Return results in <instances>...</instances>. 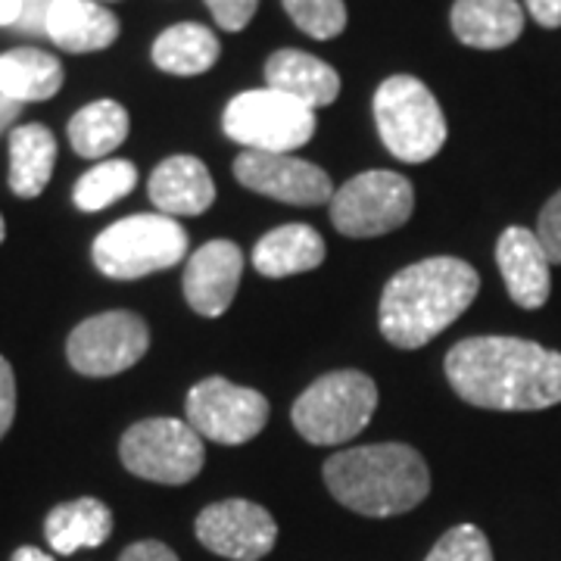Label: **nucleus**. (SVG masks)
<instances>
[{
    "label": "nucleus",
    "mask_w": 561,
    "mask_h": 561,
    "mask_svg": "<svg viewBox=\"0 0 561 561\" xmlns=\"http://www.w3.org/2000/svg\"><path fill=\"white\" fill-rule=\"evenodd\" d=\"M461 400L496 412H540L561 402V353L522 337H468L446 353Z\"/></svg>",
    "instance_id": "nucleus-1"
},
{
    "label": "nucleus",
    "mask_w": 561,
    "mask_h": 561,
    "mask_svg": "<svg viewBox=\"0 0 561 561\" xmlns=\"http://www.w3.org/2000/svg\"><path fill=\"white\" fill-rule=\"evenodd\" d=\"M481 290L465 260L434 256L397 272L381 294V331L400 350H419L443 334Z\"/></svg>",
    "instance_id": "nucleus-2"
},
{
    "label": "nucleus",
    "mask_w": 561,
    "mask_h": 561,
    "mask_svg": "<svg viewBox=\"0 0 561 561\" xmlns=\"http://www.w3.org/2000/svg\"><path fill=\"white\" fill-rule=\"evenodd\" d=\"M324 483L334 500L365 518L405 515L431 493V471L405 443H375L324 461Z\"/></svg>",
    "instance_id": "nucleus-3"
},
{
    "label": "nucleus",
    "mask_w": 561,
    "mask_h": 561,
    "mask_svg": "<svg viewBox=\"0 0 561 561\" xmlns=\"http://www.w3.org/2000/svg\"><path fill=\"white\" fill-rule=\"evenodd\" d=\"M378 409V387L362 371H331L312 387H306L294 402V427L302 440L316 446L359 437Z\"/></svg>",
    "instance_id": "nucleus-4"
},
{
    "label": "nucleus",
    "mask_w": 561,
    "mask_h": 561,
    "mask_svg": "<svg viewBox=\"0 0 561 561\" xmlns=\"http://www.w3.org/2000/svg\"><path fill=\"white\" fill-rule=\"evenodd\" d=\"M375 122L383 147L402 162H427L446 144L437 98L415 76H390L375 91Z\"/></svg>",
    "instance_id": "nucleus-5"
},
{
    "label": "nucleus",
    "mask_w": 561,
    "mask_h": 561,
    "mask_svg": "<svg viewBox=\"0 0 561 561\" xmlns=\"http://www.w3.org/2000/svg\"><path fill=\"white\" fill-rule=\"evenodd\" d=\"M187 253V234L169 216H128L103 228L94 241V265L106 278L135 280L179 265Z\"/></svg>",
    "instance_id": "nucleus-6"
},
{
    "label": "nucleus",
    "mask_w": 561,
    "mask_h": 561,
    "mask_svg": "<svg viewBox=\"0 0 561 561\" xmlns=\"http://www.w3.org/2000/svg\"><path fill=\"white\" fill-rule=\"evenodd\" d=\"M221 125L228 138L260 153H290L316 135L312 110L275 88L238 94L225 106Z\"/></svg>",
    "instance_id": "nucleus-7"
},
{
    "label": "nucleus",
    "mask_w": 561,
    "mask_h": 561,
    "mask_svg": "<svg viewBox=\"0 0 561 561\" xmlns=\"http://www.w3.org/2000/svg\"><path fill=\"white\" fill-rule=\"evenodd\" d=\"M122 465L144 481L153 483H191L203 471L201 434L175 419H147L131 424L119 443Z\"/></svg>",
    "instance_id": "nucleus-8"
},
{
    "label": "nucleus",
    "mask_w": 561,
    "mask_h": 561,
    "mask_svg": "<svg viewBox=\"0 0 561 561\" xmlns=\"http://www.w3.org/2000/svg\"><path fill=\"white\" fill-rule=\"evenodd\" d=\"M415 209L412 184L387 169L362 172L331 197V221L343 238H378L402 228Z\"/></svg>",
    "instance_id": "nucleus-9"
},
{
    "label": "nucleus",
    "mask_w": 561,
    "mask_h": 561,
    "mask_svg": "<svg viewBox=\"0 0 561 561\" xmlns=\"http://www.w3.org/2000/svg\"><path fill=\"white\" fill-rule=\"evenodd\" d=\"M147 350H150L147 321L125 309L84 319L66 343L69 365L84 378H113L119 371H128L144 359Z\"/></svg>",
    "instance_id": "nucleus-10"
},
{
    "label": "nucleus",
    "mask_w": 561,
    "mask_h": 561,
    "mask_svg": "<svg viewBox=\"0 0 561 561\" xmlns=\"http://www.w3.org/2000/svg\"><path fill=\"white\" fill-rule=\"evenodd\" d=\"M187 424L209 440L241 446L260 437L268 421V400L260 390L238 387L228 378H206L187 393Z\"/></svg>",
    "instance_id": "nucleus-11"
},
{
    "label": "nucleus",
    "mask_w": 561,
    "mask_h": 561,
    "mask_svg": "<svg viewBox=\"0 0 561 561\" xmlns=\"http://www.w3.org/2000/svg\"><path fill=\"white\" fill-rule=\"evenodd\" d=\"M197 540L221 559L260 561L275 549L278 524L256 502H213L197 515Z\"/></svg>",
    "instance_id": "nucleus-12"
},
{
    "label": "nucleus",
    "mask_w": 561,
    "mask_h": 561,
    "mask_svg": "<svg viewBox=\"0 0 561 561\" xmlns=\"http://www.w3.org/2000/svg\"><path fill=\"white\" fill-rule=\"evenodd\" d=\"M234 179L241 181L247 191H256L272 201L294 203V206H319L334 197V187L324 169L297 157H287V153L247 150L234 162Z\"/></svg>",
    "instance_id": "nucleus-13"
},
{
    "label": "nucleus",
    "mask_w": 561,
    "mask_h": 561,
    "mask_svg": "<svg viewBox=\"0 0 561 561\" xmlns=\"http://www.w3.org/2000/svg\"><path fill=\"white\" fill-rule=\"evenodd\" d=\"M243 275V253L238 243L209 241L187 260L184 268V297L194 312L219 319L238 294Z\"/></svg>",
    "instance_id": "nucleus-14"
},
{
    "label": "nucleus",
    "mask_w": 561,
    "mask_h": 561,
    "mask_svg": "<svg viewBox=\"0 0 561 561\" xmlns=\"http://www.w3.org/2000/svg\"><path fill=\"white\" fill-rule=\"evenodd\" d=\"M496 262H500L508 297L518 302L522 309H540L542 302L549 300V290H552L549 268H552V262L546 256L537 231L522 228V225L505 228L500 243H496Z\"/></svg>",
    "instance_id": "nucleus-15"
},
{
    "label": "nucleus",
    "mask_w": 561,
    "mask_h": 561,
    "mask_svg": "<svg viewBox=\"0 0 561 561\" xmlns=\"http://www.w3.org/2000/svg\"><path fill=\"white\" fill-rule=\"evenodd\" d=\"M147 194H150L153 206L169 219L203 216L216 201V184H213L209 169L197 157H181L179 153V157L162 160L153 169Z\"/></svg>",
    "instance_id": "nucleus-16"
},
{
    "label": "nucleus",
    "mask_w": 561,
    "mask_h": 561,
    "mask_svg": "<svg viewBox=\"0 0 561 561\" xmlns=\"http://www.w3.org/2000/svg\"><path fill=\"white\" fill-rule=\"evenodd\" d=\"M265 81L280 94L294 98L309 110L331 106L341 94V76L334 66L302 50H275L265 62Z\"/></svg>",
    "instance_id": "nucleus-17"
},
{
    "label": "nucleus",
    "mask_w": 561,
    "mask_h": 561,
    "mask_svg": "<svg viewBox=\"0 0 561 561\" xmlns=\"http://www.w3.org/2000/svg\"><path fill=\"white\" fill-rule=\"evenodd\" d=\"M449 22L461 44L500 50L522 38L524 10L518 0H456Z\"/></svg>",
    "instance_id": "nucleus-18"
},
{
    "label": "nucleus",
    "mask_w": 561,
    "mask_h": 561,
    "mask_svg": "<svg viewBox=\"0 0 561 561\" xmlns=\"http://www.w3.org/2000/svg\"><path fill=\"white\" fill-rule=\"evenodd\" d=\"M44 32L69 54H94L119 38V20L94 0H57Z\"/></svg>",
    "instance_id": "nucleus-19"
},
{
    "label": "nucleus",
    "mask_w": 561,
    "mask_h": 561,
    "mask_svg": "<svg viewBox=\"0 0 561 561\" xmlns=\"http://www.w3.org/2000/svg\"><path fill=\"white\" fill-rule=\"evenodd\" d=\"M324 241L309 225H280L253 247V265L265 278H287L312 272L324 262Z\"/></svg>",
    "instance_id": "nucleus-20"
},
{
    "label": "nucleus",
    "mask_w": 561,
    "mask_h": 561,
    "mask_svg": "<svg viewBox=\"0 0 561 561\" xmlns=\"http://www.w3.org/2000/svg\"><path fill=\"white\" fill-rule=\"evenodd\" d=\"M110 534H113V512L91 496L62 502L44 522V537L60 556H72L79 549H98L110 540Z\"/></svg>",
    "instance_id": "nucleus-21"
},
{
    "label": "nucleus",
    "mask_w": 561,
    "mask_h": 561,
    "mask_svg": "<svg viewBox=\"0 0 561 561\" xmlns=\"http://www.w3.org/2000/svg\"><path fill=\"white\" fill-rule=\"evenodd\" d=\"M57 165V140L50 128L28 122L10 131V191L16 197H38Z\"/></svg>",
    "instance_id": "nucleus-22"
},
{
    "label": "nucleus",
    "mask_w": 561,
    "mask_h": 561,
    "mask_svg": "<svg viewBox=\"0 0 561 561\" xmlns=\"http://www.w3.org/2000/svg\"><path fill=\"white\" fill-rule=\"evenodd\" d=\"M62 88V62L35 47H16L0 57V91L16 103H38Z\"/></svg>",
    "instance_id": "nucleus-23"
},
{
    "label": "nucleus",
    "mask_w": 561,
    "mask_h": 561,
    "mask_svg": "<svg viewBox=\"0 0 561 561\" xmlns=\"http://www.w3.org/2000/svg\"><path fill=\"white\" fill-rule=\"evenodd\" d=\"M219 38L197 22H179L169 25L160 38L153 41V62L169 76H201L213 69L219 60Z\"/></svg>",
    "instance_id": "nucleus-24"
},
{
    "label": "nucleus",
    "mask_w": 561,
    "mask_h": 561,
    "mask_svg": "<svg viewBox=\"0 0 561 561\" xmlns=\"http://www.w3.org/2000/svg\"><path fill=\"white\" fill-rule=\"evenodd\" d=\"M128 113L116 101H94L81 106L69 122V144L84 160H103L128 138Z\"/></svg>",
    "instance_id": "nucleus-25"
},
{
    "label": "nucleus",
    "mask_w": 561,
    "mask_h": 561,
    "mask_svg": "<svg viewBox=\"0 0 561 561\" xmlns=\"http://www.w3.org/2000/svg\"><path fill=\"white\" fill-rule=\"evenodd\" d=\"M138 184V169L128 160H103L88 169L72 191V201L84 213H101L106 206L131 194Z\"/></svg>",
    "instance_id": "nucleus-26"
},
{
    "label": "nucleus",
    "mask_w": 561,
    "mask_h": 561,
    "mask_svg": "<svg viewBox=\"0 0 561 561\" xmlns=\"http://www.w3.org/2000/svg\"><path fill=\"white\" fill-rule=\"evenodd\" d=\"M287 16L297 22L309 38L331 41L346 28V3L343 0H284Z\"/></svg>",
    "instance_id": "nucleus-27"
},
{
    "label": "nucleus",
    "mask_w": 561,
    "mask_h": 561,
    "mask_svg": "<svg viewBox=\"0 0 561 561\" xmlns=\"http://www.w3.org/2000/svg\"><path fill=\"white\" fill-rule=\"evenodd\" d=\"M424 561H493V549L481 527L459 524L443 534Z\"/></svg>",
    "instance_id": "nucleus-28"
},
{
    "label": "nucleus",
    "mask_w": 561,
    "mask_h": 561,
    "mask_svg": "<svg viewBox=\"0 0 561 561\" xmlns=\"http://www.w3.org/2000/svg\"><path fill=\"white\" fill-rule=\"evenodd\" d=\"M537 238L552 265H561V191L552 194L542 206L540 221H537Z\"/></svg>",
    "instance_id": "nucleus-29"
},
{
    "label": "nucleus",
    "mask_w": 561,
    "mask_h": 561,
    "mask_svg": "<svg viewBox=\"0 0 561 561\" xmlns=\"http://www.w3.org/2000/svg\"><path fill=\"white\" fill-rule=\"evenodd\" d=\"M206 7L225 32H241L243 25L253 20L260 0H206Z\"/></svg>",
    "instance_id": "nucleus-30"
},
{
    "label": "nucleus",
    "mask_w": 561,
    "mask_h": 561,
    "mask_svg": "<svg viewBox=\"0 0 561 561\" xmlns=\"http://www.w3.org/2000/svg\"><path fill=\"white\" fill-rule=\"evenodd\" d=\"M13 419H16V378H13V365L0 356V440L7 437Z\"/></svg>",
    "instance_id": "nucleus-31"
},
{
    "label": "nucleus",
    "mask_w": 561,
    "mask_h": 561,
    "mask_svg": "<svg viewBox=\"0 0 561 561\" xmlns=\"http://www.w3.org/2000/svg\"><path fill=\"white\" fill-rule=\"evenodd\" d=\"M119 561H179V556L160 540H140L131 542L125 552L119 556Z\"/></svg>",
    "instance_id": "nucleus-32"
},
{
    "label": "nucleus",
    "mask_w": 561,
    "mask_h": 561,
    "mask_svg": "<svg viewBox=\"0 0 561 561\" xmlns=\"http://www.w3.org/2000/svg\"><path fill=\"white\" fill-rule=\"evenodd\" d=\"M57 0H22V20L20 28L25 32H44L47 25V13Z\"/></svg>",
    "instance_id": "nucleus-33"
},
{
    "label": "nucleus",
    "mask_w": 561,
    "mask_h": 561,
    "mask_svg": "<svg viewBox=\"0 0 561 561\" xmlns=\"http://www.w3.org/2000/svg\"><path fill=\"white\" fill-rule=\"evenodd\" d=\"M527 13L542 28H559L561 25V0H527Z\"/></svg>",
    "instance_id": "nucleus-34"
},
{
    "label": "nucleus",
    "mask_w": 561,
    "mask_h": 561,
    "mask_svg": "<svg viewBox=\"0 0 561 561\" xmlns=\"http://www.w3.org/2000/svg\"><path fill=\"white\" fill-rule=\"evenodd\" d=\"M22 0H0V25H20Z\"/></svg>",
    "instance_id": "nucleus-35"
},
{
    "label": "nucleus",
    "mask_w": 561,
    "mask_h": 561,
    "mask_svg": "<svg viewBox=\"0 0 561 561\" xmlns=\"http://www.w3.org/2000/svg\"><path fill=\"white\" fill-rule=\"evenodd\" d=\"M20 110H22V103L10 101V98H7V94L0 91V135H3V128H7L10 122L20 116Z\"/></svg>",
    "instance_id": "nucleus-36"
},
{
    "label": "nucleus",
    "mask_w": 561,
    "mask_h": 561,
    "mask_svg": "<svg viewBox=\"0 0 561 561\" xmlns=\"http://www.w3.org/2000/svg\"><path fill=\"white\" fill-rule=\"evenodd\" d=\"M10 561H54L47 552H41V549H35V546H22V549H16L13 552V559Z\"/></svg>",
    "instance_id": "nucleus-37"
},
{
    "label": "nucleus",
    "mask_w": 561,
    "mask_h": 561,
    "mask_svg": "<svg viewBox=\"0 0 561 561\" xmlns=\"http://www.w3.org/2000/svg\"><path fill=\"white\" fill-rule=\"evenodd\" d=\"M3 238H7V225H3V216H0V243H3Z\"/></svg>",
    "instance_id": "nucleus-38"
}]
</instances>
